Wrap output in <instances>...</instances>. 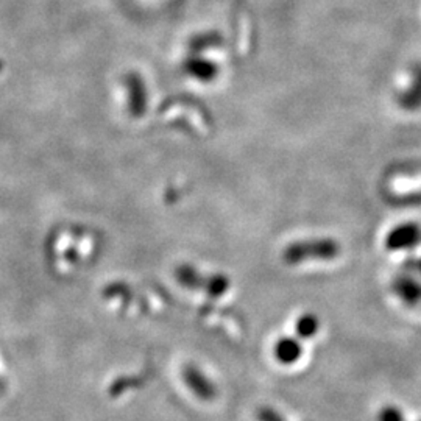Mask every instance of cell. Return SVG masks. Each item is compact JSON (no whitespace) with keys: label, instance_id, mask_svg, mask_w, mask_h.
I'll use <instances>...</instances> for the list:
<instances>
[]
</instances>
